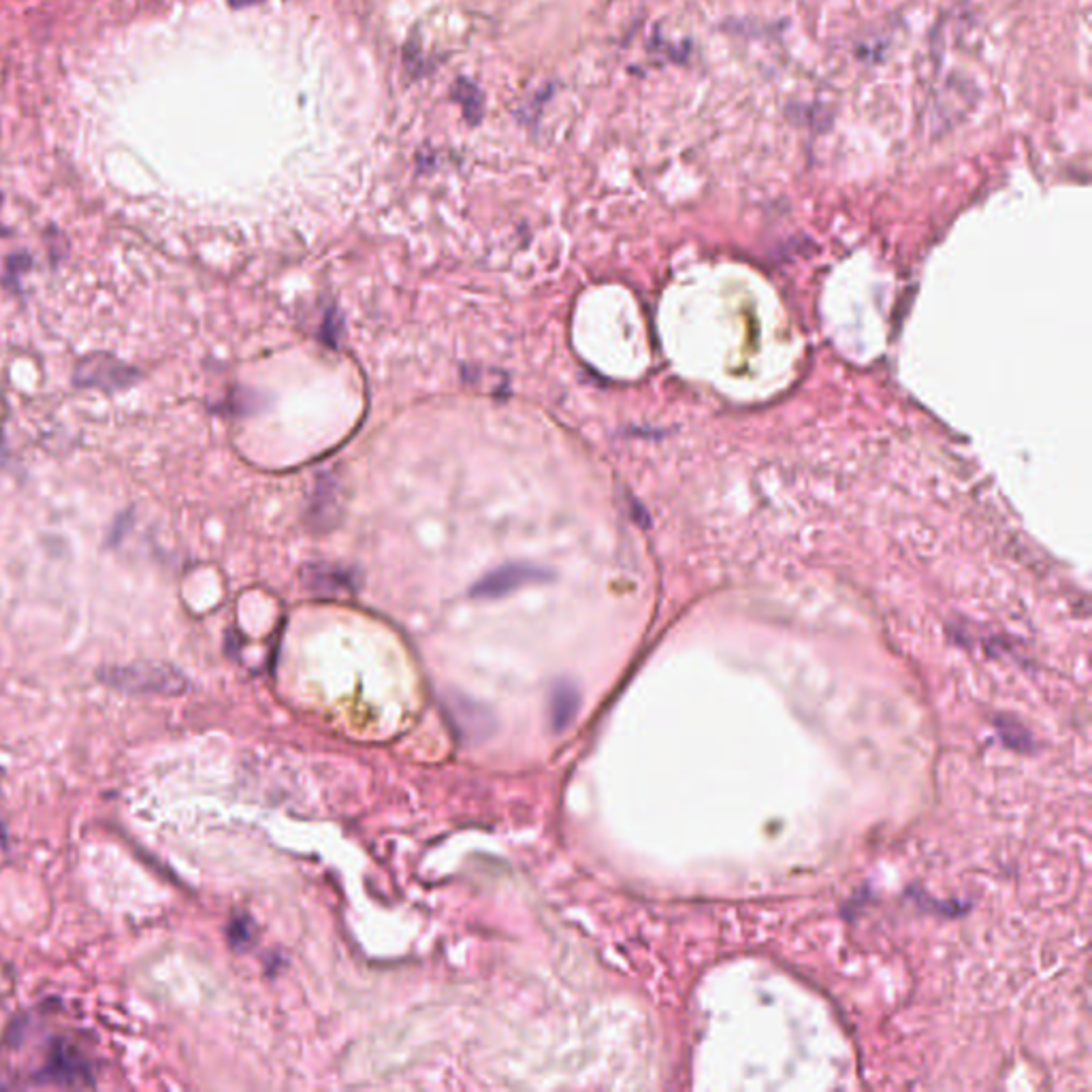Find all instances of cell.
Returning <instances> with one entry per match:
<instances>
[{"mask_svg": "<svg viewBox=\"0 0 1092 1092\" xmlns=\"http://www.w3.org/2000/svg\"><path fill=\"white\" fill-rule=\"evenodd\" d=\"M45 1075L53 1084H65V1086H83L90 1084L88 1080V1067L83 1063L80 1054H75L73 1048H56L50 1060Z\"/></svg>", "mask_w": 1092, "mask_h": 1092, "instance_id": "cell-4", "label": "cell"}, {"mask_svg": "<svg viewBox=\"0 0 1092 1092\" xmlns=\"http://www.w3.org/2000/svg\"><path fill=\"white\" fill-rule=\"evenodd\" d=\"M228 937H231L235 948H246L252 941V922L248 918L233 920L231 926H228Z\"/></svg>", "mask_w": 1092, "mask_h": 1092, "instance_id": "cell-7", "label": "cell"}, {"mask_svg": "<svg viewBox=\"0 0 1092 1092\" xmlns=\"http://www.w3.org/2000/svg\"><path fill=\"white\" fill-rule=\"evenodd\" d=\"M137 373L128 368V365L120 363L118 358H111L107 355L88 357L86 361L80 363L78 371H75V382L81 386H98L113 391V388L128 386L135 382Z\"/></svg>", "mask_w": 1092, "mask_h": 1092, "instance_id": "cell-3", "label": "cell"}, {"mask_svg": "<svg viewBox=\"0 0 1092 1092\" xmlns=\"http://www.w3.org/2000/svg\"><path fill=\"white\" fill-rule=\"evenodd\" d=\"M461 83H463V90H465V93H468V96L457 95V93H455V96L459 98L461 105L465 107V113H468L470 118L478 120L480 113H483V103H480V98H483V96H480V93L476 90L474 83H468V81H461Z\"/></svg>", "mask_w": 1092, "mask_h": 1092, "instance_id": "cell-6", "label": "cell"}, {"mask_svg": "<svg viewBox=\"0 0 1092 1092\" xmlns=\"http://www.w3.org/2000/svg\"><path fill=\"white\" fill-rule=\"evenodd\" d=\"M578 705L580 696L575 685L570 681L555 683L551 696H548V721H551V730L557 732V735H561V732L575 721Z\"/></svg>", "mask_w": 1092, "mask_h": 1092, "instance_id": "cell-5", "label": "cell"}, {"mask_svg": "<svg viewBox=\"0 0 1092 1092\" xmlns=\"http://www.w3.org/2000/svg\"><path fill=\"white\" fill-rule=\"evenodd\" d=\"M228 3H231V7H250L261 3V0H228Z\"/></svg>", "mask_w": 1092, "mask_h": 1092, "instance_id": "cell-8", "label": "cell"}, {"mask_svg": "<svg viewBox=\"0 0 1092 1092\" xmlns=\"http://www.w3.org/2000/svg\"><path fill=\"white\" fill-rule=\"evenodd\" d=\"M546 578L548 572L538 566H530V563H510V566L493 570L491 575L480 578L478 583L472 587L470 595L476 600H495L521 590L525 585L542 583V580Z\"/></svg>", "mask_w": 1092, "mask_h": 1092, "instance_id": "cell-2", "label": "cell"}, {"mask_svg": "<svg viewBox=\"0 0 1092 1092\" xmlns=\"http://www.w3.org/2000/svg\"><path fill=\"white\" fill-rule=\"evenodd\" d=\"M101 678L107 685L124 692L175 693L184 690V678L178 672L167 666H156V663H133V666L124 668H111L101 672Z\"/></svg>", "mask_w": 1092, "mask_h": 1092, "instance_id": "cell-1", "label": "cell"}]
</instances>
